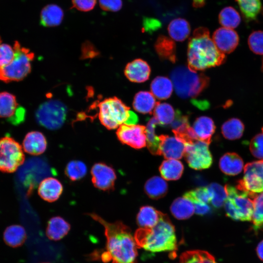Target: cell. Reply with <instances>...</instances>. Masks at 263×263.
I'll list each match as a JSON object with an SVG mask.
<instances>
[{
    "mask_svg": "<svg viewBox=\"0 0 263 263\" xmlns=\"http://www.w3.org/2000/svg\"><path fill=\"white\" fill-rule=\"evenodd\" d=\"M88 214L104 227L106 251L101 255L103 262L137 263L138 246L130 227L119 221L109 223L96 214Z\"/></svg>",
    "mask_w": 263,
    "mask_h": 263,
    "instance_id": "1",
    "label": "cell"
},
{
    "mask_svg": "<svg viewBox=\"0 0 263 263\" xmlns=\"http://www.w3.org/2000/svg\"><path fill=\"white\" fill-rule=\"evenodd\" d=\"M225 59V54L217 48L207 28L201 27L193 31L188 48V63L190 70L196 72L218 66L224 63Z\"/></svg>",
    "mask_w": 263,
    "mask_h": 263,
    "instance_id": "2",
    "label": "cell"
},
{
    "mask_svg": "<svg viewBox=\"0 0 263 263\" xmlns=\"http://www.w3.org/2000/svg\"><path fill=\"white\" fill-rule=\"evenodd\" d=\"M138 247L152 252H171L177 249L175 227L169 216L161 213L155 225L151 228H139L134 235Z\"/></svg>",
    "mask_w": 263,
    "mask_h": 263,
    "instance_id": "3",
    "label": "cell"
},
{
    "mask_svg": "<svg viewBox=\"0 0 263 263\" xmlns=\"http://www.w3.org/2000/svg\"><path fill=\"white\" fill-rule=\"evenodd\" d=\"M176 94L180 98L195 97L209 84V78L203 73H198L185 66H179L170 74Z\"/></svg>",
    "mask_w": 263,
    "mask_h": 263,
    "instance_id": "4",
    "label": "cell"
},
{
    "mask_svg": "<svg viewBox=\"0 0 263 263\" xmlns=\"http://www.w3.org/2000/svg\"><path fill=\"white\" fill-rule=\"evenodd\" d=\"M98 118L109 130H113L123 124L136 125L137 115L116 97L105 99L98 105Z\"/></svg>",
    "mask_w": 263,
    "mask_h": 263,
    "instance_id": "5",
    "label": "cell"
},
{
    "mask_svg": "<svg viewBox=\"0 0 263 263\" xmlns=\"http://www.w3.org/2000/svg\"><path fill=\"white\" fill-rule=\"evenodd\" d=\"M224 188L226 193L224 207L227 216L234 220L251 221L255 195L229 184Z\"/></svg>",
    "mask_w": 263,
    "mask_h": 263,
    "instance_id": "6",
    "label": "cell"
},
{
    "mask_svg": "<svg viewBox=\"0 0 263 263\" xmlns=\"http://www.w3.org/2000/svg\"><path fill=\"white\" fill-rule=\"evenodd\" d=\"M15 56L8 65L0 67V80L4 82L23 79L31 72V62L35 55L29 49L22 47L19 41L15 42Z\"/></svg>",
    "mask_w": 263,
    "mask_h": 263,
    "instance_id": "7",
    "label": "cell"
},
{
    "mask_svg": "<svg viewBox=\"0 0 263 263\" xmlns=\"http://www.w3.org/2000/svg\"><path fill=\"white\" fill-rule=\"evenodd\" d=\"M67 114L65 105L57 100H50L41 104L37 109L36 118L41 126L50 130L60 128Z\"/></svg>",
    "mask_w": 263,
    "mask_h": 263,
    "instance_id": "8",
    "label": "cell"
},
{
    "mask_svg": "<svg viewBox=\"0 0 263 263\" xmlns=\"http://www.w3.org/2000/svg\"><path fill=\"white\" fill-rule=\"evenodd\" d=\"M24 154L22 146L9 136L0 138V171L13 173L23 164Z\"/></svg>",
    "mask_w": 263,
    "mask_h": 263,
    "instance_id": "9",
    "label": "cell"
},
{
    "mask_svg": "<svg viewBox=\"0 0 263 263\" xmlns=\"http://www.w3.org/2000/svg\"><path fill=\"white\" fill-rule=\"evenodd\" d=\"M236 188L252 195L263 192V159L247 163Z\"/></svg>",
    "mask_w": 263,
    "mask_h": 263,
    "instance_id": "10",
    "label": "cell"
},
{
    "mask_svg": "<svg viewBox=\"0 0 263 263\" xmlns=\"http://www.w3.org/2000/svg\"><path fill=\"white\" fill-rule=\"evenodd\" d=\"M208 144L197 140L192 144H186L185 159L189 167L195 170L209 168L212 164V157Z\"/></svg>",
    "mask_w": 263,
    "mask_h": 263,
    "instance_id": "11",
    "label": "cell"
},
{
    "mask_svg": "<svg viewBox=\"0 0 263 263\" xmlns=\"http://www.w3.org/2000/svg\"><path fill=\"white\" fill-rule=\"evenodd\" d=\"M25 115V109L19 104L15 95L7 92L0 93V118L18 124L24 120Z\"/></svg>",
    "mask_w": 263,
    "mask_h": 263,
    "instance_id": "12",
    "label": "cell"
},
{
    "mask_svg": "<svg viewBox=\"0 0 263 263\" xmlns=\"http://www.w3.org/2000/svg\"><path fill=\"white\" fill-rule=\"evenodd\" d=\"M116 135L121 143L136 149L146 145V127L143 125L123 124L118 127Z\"/></svg>",
    "mask_w": 263,
    "mask_h": 263,
    "instance_id": "13",
    "label": "cell"
},
{
    "mask_svg": "<svg viewBox=\"0 0 263 263\" xmlns=\"http://www.w3.org/2000/svg\"><path fill=\"white\" fill-rule=\"evenodd\" d=\"M91 173L95 188L103 190L114 188L116 175L112 167L103 163H97L93 166Z\"/></svg>",
    "mask_w": 263,
    "mask_h": 263,
    "instance_id": "14",
    "label": "cell"
},
{
    "mask_svg": "<svg viewBox=\"0 0 263 263\" xmlns=\"http://www.w3.org/2000/svg\"><path fill=\"white\" fill-rule=\"evenodd\" d=\"M212 39L218 50L224 54H229L238 45L239 38L232 29L221 27L214 32Z\"/></svg>",
    "mask_w": 263,
    "mask_h": 263,
    "instance_id": "15",
    "label": "cell"
},
{
    "mask_svg": "<svg viewBox=\"0 0 263 263\" xmlns=\"http://www.w3.org/2000/svg\"><path fill=\"white\" fill-rule=\"evenodd\" d=\"M160 140L161 155L167 159H180L185 152V144L176 137L162 134Z\"/></svg>",
    "mask_w": 263,
    "mask_h": 263,
    "instance_id": "16",
    "label": "cell"
},
{
    "mask_svg": "<svg viewBox=\"0 0 263 263\" xmlns=\"http://www.w3.org/2000/svg\"><path fill=\"white\" fill-rule=\"evenodd\" d=\"M124 74L131 81L142 83L149 79L150 74V68L149 64L144 60L136 59L127 64Z\"/></svg>",
    "mask_w": 263,
    "mask_h": 263,
    "instance_id": "17",
    "label": "cell"
},
{
    "mask_svg": "<svg viewBox=\"0 0 263 263\" xmlns=\"http://www.w3.org/2000/svg\"><path fill=\"white\" fill-rule=\"evenodd\" d=\"M46 148V139L44 134L38 131H31L27 133L22 142L24 151L31 155L41 154Z\"/></svg>",
    "mask_w": 263,
    "mask_h": 263,
    "instance_id": "18",
    "label": "cell"
},
{
    "mask_svg": "<svg viewBox=\"0 0 263 263\" xmlns=\"http://www.w3.org/2000/svg\"><path fill=\"white\" fill-rule=\"evenodd\" d=\"M62 191V185L58 180L54 177L43 179L38 187V193L40 197L49 202L57 200Z\"/></svg>",
    "mask_w": 263,
    "mask_h": 263,
    "instance_id": "19",
    "label": "cell"
},
{
    "mask_svg": "<svg viewBox=\"0 0 263 263\" xmlns=\"http://www.w3.org/2000/svg\"><path fill=\"white\" fill-rule=\"evenodd\" d=\"M63 18L64 12L60 6L55 4H49L41 9L40 23L44 27H55L60 24Z\"/></svg>",
    "mask_w": 263,
    "mask_h": 263,
    "instance_id": "20",
    "label": "cell"
},
{
    "mask_svg": "<svg viewBox=\"0 0 263 263\" xmlns=\"http://www.w3.org/2000/svg\"><path fill=\"white\" fill-rule=\"evenodd\" d=\"M193 129L199 140L209 144L216 127L213 120L207 116H202L196 118Z\"/></svg>",
    "mask_w": 263,
    "mask_h": 263,
    "instance_id": "21",
    "label": "cell"
},
{
    "mask_svg": "<svg viewBox=\"0 0 263 263\" xmlns=\"http://www.w3.org/2000/svg\"><path fill=\"white\" fill-rule=\"evenodd\" d=\"M219 165L224 173L228 175H236L243 170L244 162L237 153L227 152L221 157Z\"/></svg>",
    "mask_w": 263,
    "mask_h": 263,
    "instance_id": "22",
    "label": "cell"
},
{
    "mask_svg": "<svg viewBox=\"0 0 263 263\" xmlns=\"http://www.w3.org/2000/svg\"><path fill=\"white\" fill-rule=\"evenodd\" d=\"M70 228V224L62 217H53L48 222L46 234L50 240L58 241L68 233Z\"/></svg>",
    "mask_w": 263,
    "mask_h": 263,
    "instance_id": "23",
    "label": "cell"
},
{
    "mask_svg": "<svg viewBox=\"0 0 263 263\" xmlns=\"http://www.w3.org/2000/svg\"><path fill=\"white\" fill-rule=\"evenodd\" d=\"M154 48L161 58L172 63L176 61L175 44L171 38L163 35L159 36L155 43Z\"/></svg>",
    "mask_w": 263,
    "mask_h": 263,
    "instance_id": "24",
    "label": "cell"
},
{
    "mask_svg": "<svg viewBox=\"0 0 263 263\" xmlns=\"http://www.w3.org/2000/svg\"><path fill=\"white\" fill-rule=\"evenodd\" d=\"M3 238L5 243L11 247L21 246L25 242L27 235L24 228L19 225H13L6 228Z\"/></svg>",
    "mask_w": 263,
    "mask_h": 263,
    "instance_id": "25",
    "label": "cell"
},
{
    "mask_svg": "<svg viewBox=\"0 0 263 263\" xmlns=\"http://www.w3.org/2000/svg\"><path fill=\"white\" fill-rule=\"evenodd\" d=\"M144 190L150 198L157 200L166 195L168 186L164 179L155 176L146 181L144 185Z\"/></svg>",
    "mask_w": 263,
    "mask_h": 263,
    "instance_id": "26",
    "label": "cell"
},
{
    "mask_svg": "<svg viewBox=\"0 0 263 263\" xmlns=\"http://www.w3.org/2000/svg\"><path fill=\"white\" fill-rule=\"evenodd\" d=\"M170 211L176 219L186 220L194 213V207L193 203L189 200L184 197H178L172 203Z\"/></svg>",
    "mask_w": 263,
    "mask_h": 263,
    "instance_id": "27",
    "label": "cell"
},
{
    "mask_svg": "<svg viewBox=\"0 0 263 263\" xmlns=\"http://www.w3.org/2000/svg\"><path fill=\"white\" fill-rule=\"evenodd\" d=\"M161 213L151 206H143L137 215V225L140 228H151L159 221Z\"/></svg>",
    "mask_w": 263,
    "mask_h": 263,
    "instance_id": "28",
    "label": "cell"
},
{
    "mask_svg": "<svg viewBox=\"0 0 263 263\" xmlns=\"http://www.w3.org/2000/svg\"><path fill=\"white\" fill-rule=\"evenodd\" d=\"M159 169L163 179L169 181L177 180L183 174L184 166L179 160L167 159L163 161Z\"/></svg>",
    "mask_w": 263,
    "mask_h": 263,
    "instance_id": "29",
    "label": "cell"
},
{
    "mask_svg": "<svg viewBox=\"0 0 263 263\" xmlns=\"http://www.w3.org/2000/svg\"><path fill=\"white\" fill-rule=\"evenodd\" d=\"M150 90L157 98L160 100L168 99L173 91L172 82L167 77L157 76L151 83Z\"/></svg>",
    "mask_w": 263,
    "mask_h": 263,
    "instance_id": "30",
    "label": "cell"
},
{
    "mask_svg": "<svg viewBox=\"0 0 263 263\" xmlns=\"http://www.w3.org/2000/svg\"><path fill=\"white\" fill-rule=\"evenodd\" d=\"M170 127L175 137L185 144H187V132L190 127L188 116L183 114L180 111L177 110Z\"/></svg>",
    "mask_w": 263,
    "mask_h": 263,
    "instance_id": "31",
    "label": "cell"
},
{
    "mask_svg": "<svg viewBox=\"0 0 263 263\" xmlns=\"http://www.w3.org/2000/svg\"><path fill=\"white\" fill-rule=\"evenodd\" d=\"M156 104L155 99L152 93L147 91L137 93L134 98V109L141 113H151Z\"/></svg>",
    "mask_w": 263,
    "mask_h": 263,
    "instance_id": "32",
    "label": "cell"
},
{
    "mask_svg": "<svg viewBox=\"0 0 263 263\" xmlns=\"http://www.w3.org/2000/svg\"><path fill=\"white\" fill-rule=\"evenodd\" d=\"M159 125L158 121L154 117L150 118L146 127V145L150 152L153 155H161L160 140L155 133V128Z\"/></svg>",
    "mask_w": 263,
    "mask_h": 263,
    "instance_id": "33",
    "label": "cell"
},
{
    "mask_svg": "<svg viewBox=\"0 0 263 263\" xmlns=\"http://www.w3.org/2000/svg\"><path fill=\"white\" fill-rule=\"evenodd\" d=\"M168 30L172 39L183 41L188 37L190 32V27L188 21L185 19L177 18L169 23Z\"/></svg>",
    "mask_w": 263,
    "mask_h": 263,
    "instance_id": "34",
    "label": "cell"
},
{
    "mask_svg": "<svg viewBox=\"0 0 263 263\" xmlns=\"http://www.w3.org/2000/svg\"><path fill=\"white\" fill-rule=\"evenodd\" d=\"M244 126L242 121L237 118H230L222 126L221 131L224 137L233 140L240 138L243 134Z\"/></svg>",
    "mask_w": 263,
    "mask_h": 263,
    "instance_id": "35",
    "label": "cell"
},
{
    "mask_svg": "<svg viewBox=\"0 0 263 263\" xmlns=\"http://www.w3.org/2000/svg\"><path fill=\"white\" fill-rule=\"evenodd\" d=\"M180 263H217L214 257L206 251L194 250L183 253Z\"/></svg>",
    "mask_w": 263,
    "mask_h": 263,
    "instance_id": "36",
    "label": "cell"
},
{
    "mask_svg": "<svg viewBox=\"0 0 263 263\" xmlns=\"http://www.w3.org/2000/svg\"><path fill=\"white\" fill-rule=\"evenodd\" d=\"M175 114L174 109L170 104L159 102L156 103L154 109V115L160 125L170 124L174 118Z\"/></svg>",
    "mask_w": 263,
    "mask_h": 263,
    "instance_id": "37",
    "label": "cell"
},
{
    "mask_svg": "<svg viewBox=\"0 0 263 263\" xmlns=\"http://www.w3.org/2000/svg\"><path fill=\"white\" fill-rule=\"evenodd\" d=\"M219 21L223 27L233 29L240 24L241 17L234 8L230 6L226 7L221 11L219 15Z\"/></svg>",
    "mask_w": 263,
    "mask_h": 263,
    "instance_id": "38",
    "label": "cell"
},
{
    "mask_svg": "<svg viewBox=\"0 0 263 263\" xmlns=\"http://www.w3.org/2000/svg\"><path fill=\"white\" fill-rule=\"evenodd\" d=\"M244 18L255 20L261 9L260 0H236Z\"/></svg>",
    "mask_w": 263,
    "mask_h": 263,
    "instance_id": "39",
    "label": "cell"
},
{
    "mask_svg": "<svg viewBox=\"0 0 263 263\" xmlns=\"http://www.w3.org/2000/svg\"><path fill=\"white\" fill-rule=\"evenodd\" d=\"M86 164L80 160L70 161L66 166L65 173L72 181H75L83 178L87 174Z\"/></svg>",
    "mask_w": 263,
    "mask_h": 263,
    "instance_id": "40",
    "label": "cell"
},
{
    "mask_svg": "<svg viewBox=\"0 0 263 263\" xmlns=\"http://www.w3.org/2000/svg\"><path fill=\"white\" fill-rule=\"evenodd\" d=\"M253 212L251 221L255 230L263 227V192L255 194L253 198Z\"/></svg>",
    "mask_w": 263,
    "mask_h": 263,
    "instance_id": "41",
    "label": "cell"
},
{
    "mask_svg": "<svg viewBox=\"0 0 263 263\" xmlns=\"http://www.w3.org/2000/svg\"><path fill=\"white\" fill-rule=\"evenodd\" d=\"M183 197L189 200L192 203L200 202L208 204L211 200L210 192L208 187H200L188 191L184 193Z\"/></svg>",
    "mask_w": 263,
    "mask_h": 263,
    "instance_id": "42",
    "label": "cell"
},
{
    "mask_svg": "<svg viewBox=\"0 0 263 263\" xmlns=\"http://www.w3.org/2000/svg\"><path fill=\"white\" fill-rule=\"evenodd\" d=\"M208 188L211 195V204L215 208H221L224 205L226 193L224 187L217 183H211Z\"/></svg>",
    "mask_w": 263,
    "mask_h": 263,
    "instance_id": "43",
    "label": "cell"
},
{
    "mask_svg": "<svg viewBox=\"0 0 263 263\" xmlns=\"http://www.w3.org/2000/svg\"><path fill=\"white\" fill-rule=\"evenodd\" d=\"M250 49L255 54L263 55V31H254L248 38Z\"/></svg>",
    "mask_w": 263,
    "mask_h": 263,
    "instance_id": "44",
    "label": "cell"
},
{
    "mask_svg": "<svg viewBox=\"0 0 263 263\" xmlns=\"http://www.w3.org/2000/svg\"><path fill=\"white\" fill-rule=\"evenodd\" d=\"M249 150L254 157L263 159V132L252 138L249 144Z\"/></svg>",
    "mask_w": 263,
    "mask_h": 263,
    "instance_id": "45",
    "label": "cell"
},
{
    "mask_svg": "<svg viewBox=\"0 0 263 263\" xmlns=\"http://www.w3.org/2000/svg\"><path fill=\"white\" fill-rule=\"evenodd\" d=\"M15 56L13 47L7 44H0V67L8 65Z\"/></svg>",
    "mask_w": 263,
    "mask_h": 263,
    "instance_id": "46",
    "label": "cell"
},
{
    "mask_svg": "<svg viewBox=\"0 0 263 263\" xmlns=\"http://www.w3.org/2000/svg\"><path fill=\"white\" fill-rule=\"evenodd\" d=\"M101 9L105 11L117 12L122 7V0H99Z\"/></svg>",
    "mask_w": 263,
    "mask_h": 263,
    "instance_id": "47",
    "label": "cell"
},
{
    "mask_svg": "<svg viewBox=\"0 0 263 263\" xmlns=\"http://www.w3.org/2000/svg\"><path fill=\"white\" fill-rule=\"evenodd\" d=\"M96 3V0H72L73 8L82 12L93 10Z\"/></svg>",
    "mask_w": 263,
    "mask_h": 263,
    "instance_id": "48",
    "label": "cell"
},
{
    "mask_svg": "<svg viewBox=\"0 0 263 263\" xmlns=\"http://www.w3.org/2000/svg\"><path fill=\"white\" fill-rule=\"evenodd\" d=\"M193 204L194 207V213L198 215H206L210 211V207L207 204L200 202H194Z\"/></svg>",
    "mask_w": 263,
    "mask_h": 263,
    "instance_id": "49",
    "label": "cell"
},
{
    "mask_svg": "<svg viewBox=\"0 0 263 263\" xmlns=\"http://www.w3.org/2000/svg\"><path fill=\"white\" fill-rule=\"evenodd\" d=\"M256 253L259 259L263 261V240L258 244L256 247Z\"/></svg>",
    "mask_w": 263,
    "mask_h": 263,
    "instance_id": "50",
    "label": "cell"
},
{
    "mask_svg": "<svg viewBox=\"0 0 263 263\" xmlns=\"http://www.w3.org/2000/svg\"><path fill=\"white\" fill-rule=\"evenodd\" d=\"M206 0H193V6L196 8H200L205 5Z\"/></svg>",
    "mask_w": 263,
    "mask_h": 263,
    "instance_id": "51",
    "label": "cell"
},
{
    "mask_svg": "<svg viewBox=\"0 0 263 263\" xmlns=\"http://www.w3.org/2000/svg\"><path fill=\"white\" fill-rule=\"evenodd\" d=\"M1 38H0V44H1Z\"/></svg>",
    "mask_w": 263,
    "mask_h": 263,
    "instance_id": "52",
    "label": "cell"
},
{
    "mask_svg": "<svg viewBox=\"0 0 263 263\" xmlns=\"http://www.w3.org/2000/svg\"><path fill=\"white\" fill-rule=\"evenodd\" d=\"M262 132H263V127L262 128Z\"/></svg>",
    "mask_w": 263,
    "mask_h": 263,
    "instance_id": "53",
    "label": "cell"
},
{
    "mask_svg": "<svg viewBox=\"0 0 263 263\" xmlns=\"http://www.w3.org/2000/svg\"></svg>",
    "mask_w": 263,
    "mask_h": 263,
    "instance_id": "54",
    "label": "cell"
}]
</instances>
